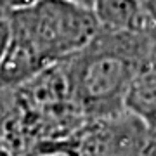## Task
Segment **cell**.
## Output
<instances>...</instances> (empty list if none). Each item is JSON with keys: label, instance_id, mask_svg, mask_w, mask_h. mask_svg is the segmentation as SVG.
<instances>
[{"label": "cell", "instance_id": "6", "mask_svg": "<svg viewBox=\"0 0 156 156\" xmlns=\"http://www.w3.org/2000/svg\"><path fill=\"white\" fill-rule=\"evenodd\" d=\"M9 38H11V19H9V12L0 11V62H2V57L5 54Z\"/></svg>", "mask_w": 156, "mask_h": 156}, {"label": "cell", "instance_id": "10", "mask_svg": "<svg viewBox=\"0 0 156 156\" xmlns=\"http://www.w3.org/2000/svg\"><path fill=\"white\" fill-rule=\"evenodd\" d=\"M142 2H146V4H149V5H154V0H142Z\"/></svg>", "mask_w": 156, "mask_h": 156}, {"label": "cell", "instance_id": "9", "mask_svg": "<svg viewBox=\"0 0 156 156\" xmlns=\"http://www.w3.org/2000/svg\"><path fill=\"white\" fill-rule=\"evenodd\" d=\"M68 2H73V4L82 5V7H87V9H90L92 4H94V0H68Z\"/></svg>", "mask_w": 156, "mask_h": 156}, {"label": "cell", "instance_id": "3", "mask_svg": "<svg viewBox=\"0 0 156 156\" xmlns=\"http://www.w3.org/2000/svg\"><path fill=\"white\" fill-rule=\"evenodd\" d=\"M45 151L64 156H156V130L128 109L87 120Z\"/></svg>", "mask_w": 156, "mask_h": 156}, {"label": "cell", "instance_id": "8", "mask_svg": "<svg viewBox=\"0 0 156 156\" xmlns=\"http://www.w3.org/2000/svg\"><path fill=\"white\" fill-rule=\"evenodd\" d=\"M21 156H64L61 153H54V151H30Z\"/></svg>", "mask_w": 156, "mask_h": 156}, {"label": "cell", "instance_id": "5", "mask_svg": "<svg viewBox=\"0 0 156 156\" xmlns=\"http://www.w3.org/2000/svg\"><path fill=\"white\" fill-rule=\"evenodd\" d=\"M156 62V61H154ZM154 62L146 64L140 69L127 90L125 101H123V109H128L134 115L140 116L142 120L156 127V69Z\"/></svg>", "mask_w": 156, "mask_h": 156}, {"label": "cell", "instance_id": "7", "mask_svg": "<svg viewBox=\"0 0 156 156\" xmlns=\"http://www.w3.org/2000/svg\"><path fill=\"white\" fill-rule=\"evenodd\" d=\"M33 0H0V11L4 12H12L16 9H21V7L31 4Z\"/></svg>", "mask_w": 156, "mask_h": 156}, {"label": "cell", "instance_id": "1", "mask_svg": "<svg viewBox=\"0 0 156 156\" xmlns=\"http://www.w3.org/2000/svg\"><path fill=\"white\" fill-rule=\"evenodd\" d=\"M11 38L0 62V90H14L71 57L97 31L90 9L68 0H33L9 12Z\"/></svg>", "mask_w": 156, "mask_h": 156}, {"label": "cell", "instance_id": "4", "mask_svg": "<svg viewBox=\"0 0 156 156\" xmlns=\"http://www.w3.org/2000/svg\"><path fill=\"white\" fill-rule=\"evenodd\" d=\"M90 11L94 14L99 30H154V5H149L142 0H94Z\"/></svg>", "mask_w": 156, "mask_h": 156}, {"label": "cell", "instance_id": "2", "mask_svg": "<svg viewBox=\"0 0 156 156\" xmlns=\"http://www.w3.org/2000/svg\"><path fill=\"white\" fill-rule=\"evenodd\" d=\"M154 30L106 31L94 37L61 62L68 92L83 120L108 116L123 109L135 75L154 56Z\"/></svg>", "mask_w": 156, "mask_h": 156}]
</instances>
